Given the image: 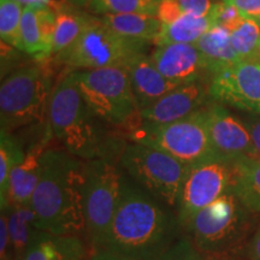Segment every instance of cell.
<instances>
[{
    "label": "cell",
    "mask_w": 260,
    "mask_h": 260,
    "mask_svg": "<svg viewBox=\"0 0 260 260\" xmlns=\"http://www.w3.org/2000/svg\"><path fill=\"white\" fill-rule=\"evenodd\" d=\"M124 67L140 111L153 105L162 95L178 87L157 69L145 52L133 57Z\"/></svg>",
    "instance_id": "ac0fdd59"
},
{
    "label": "cell",
    "mask_w": 260,
    "mask_h": 260,
    "mask_svg": "<svg viewBox=\"0 0 260 260\" xmlns=\"http://www.w3.org/2000/svg\"><path fill=\"white\" fill-rule=\"evenodd\" d=\"M233 260H248V259H243L242 256H235Z\"/></svg>",
    "instance_id": "7bdbcfd3"
},
{
    "label": "cell",
    "mask_w": 260,
    "mask_h": 260,
    "mask_svg": "<svg viewBox=\"0 0 260 260\" xmlns=\"http://www.w3.org/2000/svg\"><path fill=\"white\" fill-rule=\"evenodd\" d=\"M50 6L56 11L52 57L58 58L76 44L92 22L93 16L68 8L61 3H53L52 0Z\"/></svg>",
    "instance_id": "ffe728a7"
},
{
    "label": "cell",
    "mask_w": 260,
    "mask_h": 260,
    "mask_svg": "<svg viewBox=\"0 0 260 260\" xmlns=\"http://www.w3.org/2000/svg\"><path fill=\"white\" fill-rule=\"evenodd\" d=\"M204 255L188 236H180L155 260H203Z\"/></svg>",
    "instance_id": "f546056e"
},
{
    "label": "cell",
    "mask_w": 260,
    "mask_h": 260,
    "mask_svg": "<svg viewBox=\"0 0 260 260\" xmlns=\"http://www.w3.org/2000/svg\"><path fill=\"white\" fill-rule=\"evenodd\" d=\"M204 113L211 144L219 160L236 161L252 158L251 133L243 119L218 104L205 106Z\"/></svg>",
    "instance_id": "4fadbf2b"
},
{
    "label": "cell",
    "mask_w": 260,
    "mask_h": 260,
    "mask_svg": "<svg viewBox=\"0 0 260 260\" xmlns=\"http://www.w3.org/2000/svg\"><path fill=\"white\" fill-rule=\"evenodd\" d=\"M119 164L144 190L177 213L190 168L161 149L135 141L123 148Z\"/></svg>",
    "instance_id": "52a82bcc"
},
{
    "label": "cell",
    "mask_w": 260,
    "mask_h": 260,
    "mask_svg": "<svg viewBox=\"0 0 260 260\" xmlns=\"http://www.w3.org/2000/svg\"><path fill=\"white\" fill-rule=\"evenodd\" d=\"M103 122L81 94L76 71L65 75L53 88L48 107V125L54 138L82 160L121 157L125 146L106 134Z\"/></svg>",
    "instance_id": "3957f363"
},
{
    "label": "cell",
    "mask_w": 260,
    "mask_h": 260,
    "mask_svg": "<svg viewBox=\"0 0 260 260\" xmlns=\"http://www.w3.org/2000/svg\"><path fill=\"white\" fill-rule=\"evenodd\" d=\"M71 3H74V4L79 5V6H87V4L89 3V0H70Z\"/></svg>",
    "instance_id": "60d3db41"
},
{
    "label": "cell",
    "mask_w": 260,
    "mask_h": 260,
    "mask_svg": "<svg viewBox=\"0 0 260 260\" xmlns=\"http://www.w3.org/2000/svg\"><path fill=\"white\" fill-rule=\"evenodd\" d=\"M204 58L205 68L210 73L216 74L222 69L239 61L228 29L214 24L195 42Z\"/></svg>",
    "instance_id": "44dd1931"
},
{
    "label": "cell",
    "mask_w": 260,
    "mask_h": 260,
    "mask_svg": "<svg viewBox=\"0 0 260 260\" xmlns=\"http://www.w3.org/2000/svg\"><path fill=\"white\" fill-rule=\"evenodd\" d=\"M259 217L229 190L195 214L184 230L204 255L242 256Z\"/></svg>",
    "instance_id": "277c9868"
},
{
    "label": "cell",
    "mask_w": 260,
    "mask_h": 260,
    "mask_svg": "<svg viewBox=\"0 0 260 260\" xmlns=\"http://www.w3.org/2000/svg\"><path fill=\"white\" fill-rule=\"evenodd\" d=\"M184 14L195 16L210 15L214 3L212 0H178Z\"/></svg>",
    "instance_id": "e575fe53"
},
{
    "label": "cell",
    "mask_w": 260,
    "mask_h": 260,
    "mask_svg": "<svg viewBox=\"0 0 260 260\" xmlns=\"http://www.w3.org/2000/svg\"><path fill=\"white\" fill-rule=\"evenodd\" d=\"M204 255V254H203ZM235 256L228 258V256H212V255H204L203 260H233Z\"/></svg>",
    "instance_id": "ab89813d"
},
{
    "label": "cell",
    "mask_w": 260,
    "mask_h": 260,
    "mask_svg": "<svg viewBox=\"0 0 260 260\" xmlns=\"http://www.w3.org/2000/svg\"><path fill=\"white\" fill-rule=\"evenodd\" d=\"M87 161L65 149L48 147L41 158V175L30 206L35 226L54 235L86 234L84 187Z\"/></svg>",
    "instance_id": "6da1fadb"
},
{
    "label": "cell",
    "mask_w": 260,
    "mask_h": 260,
    "mask_svg": "<svg viewBox=\"0 0 260 260\" xmlns=\"http://www.w3.org/2000/svg\"><path fill=\"white\" fill-rule=\"evenodd\" d=\"M102 21L122 37L148 44H153L161 29V22L154 15L110 14L102 16Z\"/></svg>",
    "instance_id": "7402d4cb"
},
{
    "label": "cell",
    "mask_w": 260,
    "mask_h": 260,
    "mask_svg": "<svg viewBox=\"0 0 260 260\" xmlns=\"http://www.w3.org/2000/svg\"><path fill=\"white\" fill-rule=\"evenodd\" d=\"M89 260H141L134 256L121 254V253H116L112 251H107V249H100V251L93 252L89 256Z\"/></svg>",
    "instance_id": "74e56055"
},
{
    "label": "cell",
    "mask_w": 260,
    "mask_h": 260,
    "mask_svg": "<svg viewBox=\"0 0 260 260\" xmlns=\"http://www.w3.org/2000/svg\"><path fill=\"white\" fill-rule=\"evenodd\" d=\"M0 256H2V260H12L11 240H10L6 210H2V218H0Z\"/></svg>",
    "instance_id": "836d02e7"
},
{
    "label": "cell",
    "mask_w": 260,
    "mask_h": 260,
    "mask_svg": "<svg viewBox=\"0 0 260 260\" xmlns=\"http://www.w3.org/2000/svg\"><path fill=\"white\" fill-rule=\"evenodd\" d=\"M56 11L47 6H24L19 27L18 50L44 61L52 57Z\"/></svg>",
    "instance_id": "2e32d148"
},
{
    "label": "cell",
    "mask_w": 260,
    "mask_h": 260,
    "mask_svg": "<svg viewBox=\"0 0 260 260\" xmlns=\"http://www.w3.org/2000/svg\"><path fill=\"white\" fill-rule=\"evenodd\" d=\"M6 212L11 240L12 260H18L27 251L38 232V228L35 226V214L30 205L12 207L6 210Z\"/></svg>",
    "instance_id": "d4e9b609"
},
{
    "label": "cell",
    "mask_w": 260,
    "mask_h": 260,
    "mask_svg": "<svg viewBox=\"0 0 260 260\" xmlns=\"http://www.w3.org/2000/svg\"><path fill=\"white\" fill-rule=\"evenodd\" d=\"M130 140L161 149L188 168L219 160L211 144L204 107L193 115L159 126H144L130 132Z\"/></svg>",
    "instance_id": "ba28073f"
},
{
    "label": "cell",
    "mask_w": 260,
    "mask_h": 260,
    "mask_svg": "<svg viewBox=\"0 0 260 260\" xmlns=\"http://www.w3.org/2000/svg\"><path fill=\"white\" fill-rule=\"evenodd\" d=\"M210 15L213 19L214 24L228 29L230 32L240 24V22L243 18L235 6L223 2L214 3Z\"/></svg>",
    "instance_id": "4dcf8cb0"
},
{
    "label": "cell",
    "mask_w": 260,
    "mask_h": 260,
    "mask_svg": "<svg viewBox=\"0 0 260 260\" xmlns=\"http://www.w3.org/2000/svg\"><path fill=\"white\" fill-rule=\"evenodd\" d=\"M235 6L243 18H251L260 22V0H220Z\"/></svg>",
    "instance_id": "d6a6232c"
},
{
    "label": "cell",
    "mask_w": 260,
    "mask_h": 260,
    "mask_svg": "<svg viewBox=\"0 0 260 260\" xmlns=\"http://www.w3.org/2000/svg\"><path fill=\"white\" fill-rule=\"evenodd\" d=\"M232 45L240 60L254 59L260 42V22L242 18L240 24L230 32Z\"/></svg>",
    "instance_id": "83f0119b"
},
{
    "label": "cell",
    "mask_w": 260,
    "mask_h": 260,
    "mask_svg": "<svg viewBox=\"0 0 260 260\" xmlns=\"http://www.w3.org/2000/svg\"><path fill=\"white\" fill-rule=\"evenodd\" d=\"M254 59L260 61V42H259V46H258V50H256V53L254 56Z\"/></svg>",
    "instance_id": "b9f144b4"
},
{
    "label": "cell",
    "mask_w": 260,
    "mask_h": 260,
    "mask_svg": "<svg viewBox=\"0 0 260 260\" xmlns=\"http://www.w3.org/2000/svg\"><path fill=\"white\" fill-rule=\"evenodd\" d=\"M81 94L93 112L107 124L133 132L140 124L136 103L125 67L76 71Z\"/></svg>",
    "instance_id": "5b68a950"
},
{
    "label": "cell",
    "mask_w": 260,
    "mask_h": 260,
    "mask_svg": "<svg viewBox=\"0 0 260 260\" xmlns=\"http://www.w3.org/2000/svg\"><path fill=\"white\" fill-rule=\"evenodd\" d=\"M180 229L176 214L124 177L121 199L100 249L155 260L180 237Z\"/></svg>",
    "instance_id": "7a4b0ae2"
},
{
    "label": "cell",
    "mask_w": 260,
    "mask_h": 260,
    "mask_svg": "<svg viewBox=\"0 0 260 260\" xmlns=\"http://www.w3.org/2000/svg\"><path fill=\"white\" fill-rule=\"evenodd\" d=\"M233 162L235 168L233 191L249 210L260 213V160L247 157Z\"/></svg>",
    "instance_id": "cb8c5ba5"
},
{
    "label": "cell",
    "mask_w": 260,
    "mask_h": 260,
    "mask_svg": "<svg viewBox=\"0 0 260 260\" xmlns=\"http://www.w3.org/2000/svg\"><path fill=\"white\" fill-rule=\"evenodd\" d=\"M86 260H89V259H86Z\"/></svg>",
    "instance_id": "ee69618b"
},
{
    "label": "cell",
    "mask_w": 260,
    "mask_h": 260,
    "mask_svg": "<svg viewBox=\"0 0 260 260\" xmlns=\"http://www.w3.org/2000/svg\"><path fill=\"white\" fill-rule=\"evenodd\" d=\"M124 176L113 159L87 161L84 187L86 236L90 252L102 248L111 225L119 199Z\"/></svg>",
    "instance_id": "9c48e42d"
},
{
    "label": "cell",
    "mask_w": 260,
    "mask_h": 260,
    "mask_svg": "<svg viewBox=\"0 0 260 260\" xmlns=\"http://www.w3.org/2000/svg\"><path fill=\"white\" fill-rule=\"evenodd\" d=\"M209 94L216 102L248 113H260V61L239 60L213 74Z\"/></svg>",
    "instance_id": "7c38bea8"
},
{
    "label": "cell",
    "mask_w": 260,
    "mask_h": 260,
    "mask_svg": "<svg viewBox=\"0 0 260 260\" xmlns=\"http://www.w3.org/2000/svg\"><path fill=\"white\" fill-rule=\"evenodd\" d=\"M157 69L177 86L199 81L207 71L204 58L195 44H171L157 46L151 53Z\"/></svg>",
    "instance_id": "9a60e30c"
},
{
    "label": "cell",
    "mask_w": 260,
    "mask_h": 260,
    "mask_svg": "<svg viewBox=\"0 0 260 260\" xmlns=\"http://www.w3.org/2000/svg\"><path fill=\"white\" fill-rule=\"evenodd\" d=\"M251 133L253 144V159L260 160V113H251L247 118L243 119Z\"/></svg>",
    "instance_id": "d590c367"
},
{
    "label": "cell",
    "mask_w": 260,
    "mask_h": 260,
    "mask_svg": "<svg viewBox=\"0 0 260 260\" xmlns=\"http://www.w3.org/2000/svg\"><path fill=\"white\" fill-rule=\"evenodd\" d=\"M184 11L182 10L178 0H160L157 10V17L161 24H171L177 21Z\"/></svg>",
    "instance_id": "1f68e13d"
},
{
    "label": "cell",
    "mask_w": 260,
    "mask_h": 260,
    "mask_svg": "<svg viewBox=\"0 0 260 260\" xmlns=\"http://www.w3.org/2000/svg\"><path fill=\"white\" fill-rule=\"evenodd\" d=\"M209 89L200 81L181 84L162 95L153 105L140 111V124L159 126L180 121L205 107Z\"/></svg>",
    "instance_id": "5bb4252c"
},
{
    "label": "cell",
    "mask_w": 260,
    "mask_h": 260,
    "mask_svg": "<svg viewBox=\"0 0 260 260\" xmlns=\"http://www.w3.org/2000/svg\"><path fill=\"white\" fill-rule=\"evenodd\" d=\"M160 0H89L86 8L92 14H146L157 16Z\"/></svg>",
    "instance_id": "4316f807"
},
{
    "label": "cell",
    "mask_w": 260,
    "mask_h": 260,
    "mask_svg": "<svg viewBox=\"0 0 260 260\" xmlns=\"http://www.w3.org/2000/svg\"><path fill=\"white\" fill-rule=\"evenodd\" d=\"M245 256L248 260H260V224L246 247Z\"/></svg>",
    "instance_id": "8d00e7d4"
},
{
    "label": "cell",
    "mask_w": 260,
    "mask_h": 260,
    "mask_svg": "<svg viewBox=\"0 0 260 260\" xmlns=\"http://www.w3.org/2000/svg\"><path fill=\"white\" fill-rule=\"evenodd\" d=\"M147 45L117 34L102 18L93 17L76 44L57 59L74 71L124 67L136 54L144 53Z\"/></svg>",
    "instance_id": "30bf717a"
},
{
    "label": "cell",
    "mask_w": 260,
    "mask_h": 260,
    "mask_svg": "<svg viewBox=\"0 0 260 260\" xmlns=\"http://www.w3.org/2000/svg\"><path fill=\"white\" fill-rule=\"evenodd\" d=\"M88 242L77 235H54L39 230L18 260H86Z\"/></svg>",
    "instance_id": "d6986e66"
},
{
    "label": "cell",
    "mask_w": 260,
    "mask_h": 260,
    "mask_svg": "<svg viewBox=\"0 0 260 260\" xmlns=\"http://www.w3.org/2000/svg\"><path fill=\"white\" fill-rule=\"evenodd\" d=\"M212 25L214 23L211 15L184 14L174 23L161 24L160 32L153 45L157 47L171 44H195Z\"/></svg>",
    "instance_id": "603a6c76"
},
{
    "label": "cell",
    "mask_w": 260,
    "mask_h": 260,
    "mask_svg": "<svg viewBox=\"0 0 260 260\" xmlns=\"http://www.w3.org/2000/svg\"><path fill=\"white\" fill-rule=\"evenodd\" d=\"M52 92L51 76L42 67L29 65L10 74L0 87L2 130L48 123Z\"/></svg>",
    "instance_id": "8992f818"
},
{
    "label": "cell",
    "mask_w": 260,
    "mask_h": 260,
    "mask_svg": "<svg viewBox=\"0 0 260 260\" xmlns=\"http://www.w3.org/2000/svg\"><path fill=\"white\" fill-rule=\"evenodd\" d=\"M235 168L233 161L213 160L189 169L182 188L177 218L186 229L195 214L223 194L233 190Z\"/></svg>",
    "instance_id": "8fae6325"
},
{
    "label": "cell",
    "mask_w": 260,
    "mask_h": 260,
    "mask_svg": "<svg viewBox=\"0 0 260 260\" xmlns=\"http://www.w3.org/2000/svg\"><path fill=\"white\" fill-rule=\"evenodd\" d=\"M21 3L23 6H47L50 5L51 0H16Z\"/></svg>",
    "instance_id": "f35d334b"
},
{
    "label": "cell",
    "mask_w": 260,
    "mask_h": 260,
    "mask_svg": "<svg viewBox=\"0 0 260 260\" xmlns=\"http://www.w3.org/2000/svg\"><path fill=\"white\" fill-rule=\"evenodd\" d=\"M23 10L24 6L16 0H0V38L15 48L18 47Z\"/></svg>",
    "instance_id": "f1b7e54d"
},
{
    "label": "cell",
    "mask_w": 260,
    "mask_h": 260,
    "mask_svg": "<svg viewBox=\"0 0 260 260\" xmlns=\"http://www.w3.org/2000/svg\"><path fill=\"white\" fill-rule=\"evenodd\" d=\"M54 138L50 125L39 141L32 144L25 152L24 159L14 169L9 181L8 200L4 210L30 205L32 194L37 189L41 175V158L48 148L51 139Z\"/></svg>",
    "instance_id": "e0dca14e"
},
{
    "label": "cell",
    "mask_w": 260,
    "mask_h": 260,
    "mask_svg": "<svg viewBox=\"0 0 260 260\" xmlns=\"http://www.w3.org/2000/svg\"><path fill=\"white\" fill-rule=\"evenodd\" d=\"M25 152L14 136L6 130H2L0 135V200L2 210L6 207L9 181L14 169L24 159Z\"/></svg>",
    "instance_id": "484cf974"
}]
</instances>
